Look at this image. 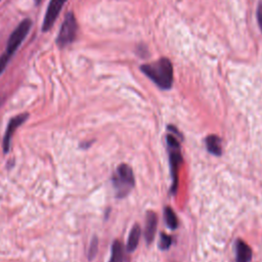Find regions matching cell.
<instances>
[{"mask_svg":"<svg viewBox=\"0 0 262 262\" xmlns=\"http://www.w3.org/2000/svg\"><path fill=\"white\" fill-rule=\"evenodd\" d=\"M141 72L161 89L168 90L173 84V66L171 61L162 57L157 61L140 66Z\"/></svg>","mask_w":262,"mask_h":262,"instance_id":"obj_1","label":"cell"},{"mask_svg":"<svg viewBox=\"0 0 262 262\" xmlns=\"http://www.w3.org/2000/svg\"><path fill=\"white\" fill-rule=\"evenodd\" d=\"M117 196L124 198L134 187L135 179L133 171L127 164H121L117 167L112 178Z\"/></svg>","mask_w":262,"mask_h":262,"instance_id":"obj_2","label":"cell"},{"mask_svg":"<svg viewBox=\"0 0 262 262\" xmlns=\"http://www.w3.org/2000/svg\"><path fill=\"white\" fill-rule=\"evenodd\" d=\"M77 31H78V24H77L75 14L72 11H69L64 15L63 21L59 28L58 34L55 39L57 47L62 49L68 45L72 44L77 37Z\"/></svg>","mask_w":262,"mask_h":262,"instance_id":"obj_3","label":"cell"},{"mask_svg":"<svg viewBox=\"0 0 262 262\" xmlns=\"http://www.w3.org/2000/svg\"><path fill=\"white\" fill-rule=\"evenodd\" d=\"M167 144L169 147L171 175H172V179H173L171 191L174 193L177 188V173H178V168L182 162V157H181V152H180L179 142L173 135L169 134L167 136Z\"/></svg>","mask_w":262,"mask_h":262,"instance_id":"obj_4","label":"cell"},{"mask_svg":"<svg viewBox=\"0 0 262 262\" xmlns=\"http://www.w3.org/2000/svg\"><path fill=\"white\" fill-rule=\"evenodd\" d=\"M31 28H32V20L30 18L23 19L10 34L7 40L5 52H7L9 55H12L17 50L19 45L23 43L28 33L30 32Z\"/></svg>","mask_w":262,"mask_h":262,"instance_id":"obj_5","label":"cell"},{"mask_svg":"<svg viewBox=\"0 0 262 262\" xmlns=\"http://www.w3.org/2000/svg\"><path fill=\"white\" fill-rule=\"evenodd\" d=\"M68 0H50L42 24V32H47L51 29L55 20L57 19L61 8Z\"/></svg>","mask_w":262,"mask_h":262,"instance_id":"obj_6","label":"cell"},{"mask_svg":"<svg viewBox=\"0 0 262 262\" xmlns=\"http://www.w3.org/2000/svg\"><path fill=\"white\" fill-rule=\"evenodd\" d=\"M28 119V114H20V115H17L15 117H13L8 125H7V128H6V131L4 133V137H3V151L5 154L8 152L9 150V147H10V139L13 135V133L15 132V130L17 129V127H19L26 120Z\"/></svg>","mask_w":262,"mask_h":262,"instance_id":"obj_7","label":"cell"},{"mask_svg":"<svg viewBox=\"0 0 262 262\" xmlns=\"http://www.w3.org/2000/svg\"><path fill=\"white\" fill-rule=\"evenodd\" d=\"M158 224V217L157 214L152 211H148L146 213L145 219V228H144V237L147 244H150L155 237L156 230Z\"/></svg>","mask_w":262,"mask_h":262,"instance_id":"obj_8","label":"cell"},{"mask_svg":"<svg viewBox=\"0 0 262 262\" xmlns=\"http://www.w3.org/2000/svg\"><path fill=\"white\" fill-rule=\"evenodd\" d=\"M252 259L251 248L242 239L235 242V262H250Z\"/></svg>","mask_w":262,"mask_h":262,"instance_id":"obj_9","label":"cell"},{"mask_svg":"<svg viewBox=\"0 0 262 262\" xmlns=\"http://www.w3.org/2000/svg\"><path fill=\"white\" fill-rule=\"evenodd\" d=\"M140 234H141L140 226L138 224H134L132 229L130 230V233H129L128 239H127L126 249L128 252H133L137 248L138 242L140 238Z\"/></svg>","mask_w":262,"mask_h":262,"instance_id":"obj_10","label":"cell"},{"mask_svg":"<svg viewBox=\"0 0 262 262\" xmlns=\"http://www.w3.org/2000/svg\"><path fill=\"white\" fill-rule=\"evenodd\" d=\"M206 147L214 156H220L222 154L221 139L217 135H209L206 138Z\"/></svg>","mask_w":262,"mask_h":262,"instance_id":"obj_11","label":"cell"},{"mask_svg":"<svg viewBox=\"0 0 262 262\" xmlns=\"http://www.w3.org/2000/svg\"><path fill=\"white\" fill-rule=\"evenodd\" d=\"M124 260V251L123 246L120 241H115L112 245V254L110 262H123Z\"/></svg>","mask_w":262,"mask_h":262,"instance_id":"obj_12","label":"cell"},{"mask_svg":"<svg viewBox=\"0 0 262 262\" xmlns=\"http://www.w3.org/2000/svg\"><path fill=\"white\" fill-rule=\"evenodd\" d=\"M164 216H165V222L167 226L170 229H175L178 226V220L176 217V214L170 207H166L164 210Z\"/></svg>","mask_w":262,"mask_h":262,"instance_id":"obj_13","label":"cell"},{"mask_svg":"<svg viewBox=\"0 0 262 262\" xmlns=\"http://www.w3.org/2000/svg\"><path fill=\"white\" fill-rule=\"evenodd\" d=\"M171 244H172V238H171V236L168 235V234H165L164 232L161 233L159 247H160L162 250H167V249L170 248Z\"/></svg>","mask_w":262,"mask_h":262,"instance_id":"obj_14","label":"cell"},{"mask_svg":"<svg viewBox=\"0 0 262 262\" xmlns=\"http://www.w3.org/2000/svg\"><path fill=\"white\" fill-rule=\"evenodd\" d=\"M97 245H98V242H97V237L94 236L91 244H90V249H89V252H88V258L89 260H92L95 255H96V252H97Z\"/></svg>","mask_w":262,"mask_h":262,"instance_id":"obj_15","label":"cell"},{"mask_svg":"<svg viewBox=\"0 0 262 262\" xmlns=\"http://www.w3.org/2000/svg\"><path fill=\"white\" fill-rule=\"evenodd\" d=\"M10 56H11V55H9L7 52L3 53V54L0 56V75H1L2 72L5 70V68H6V66H7L8 61H9V59H10Z\"/></svg>","mask_w":262,"mask_h":262,"instance_id":"obj_16","label":"cell"},{"mask_svg":"<svg viewBox=\"0 0 262 262\" xmlns=\"http://www.w3.org/2000/svg\"><path fill=\"white\" fill-rule=\"evenodd\" d=\"M257 20H258V25L260 27V30L262 32V1H260L258 8H257Z\"/></svg>","mask_w":262,"mask_h":262,"instance_id":"obj_17","label":"cell"},{"mask_svg":"<svg viewBox=\"0 0 262 262\" xmlns=\"http://www.w3.org/2000/svg\"><path fill=\"white\" fill-rule=\"evenodd\" d=\"M40 2H41V0H35L36 4H40Z\"/></svg>","mask_w":262,"mask_h":262,"instance_id":"obj_18","label":"cell"}]
</instances>
